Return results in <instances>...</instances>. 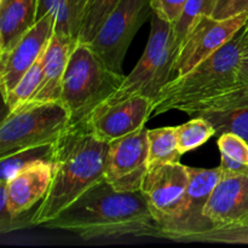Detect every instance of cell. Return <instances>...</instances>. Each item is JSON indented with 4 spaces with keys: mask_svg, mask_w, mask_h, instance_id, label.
I'll return each instance as SVG.
<instances>
[{
    "mask_svg": "<svg viewBox=\"0 0 248 248\" xmlns=\"http://www.w3.org/2000/svg\"><path fill=\"white\" fill-rule=\"evenodd\" d=\"M43 227L73 232L82 240L123 236L162 237L142 191H123L103 179L87 189Z\"/></svg>",
    "mask_w": 248,
    "mask_h": 248,
    "instance_id": "cell-1",
    "label": "cell"
},
{
    "mask_svg": "<svg viewBox=\"0 0 248 248\" xmlns=\"http://www.w3.org/2000/svg\"><path fill=\"white\" fill-rule=\"evenodd\" d=\"M109 143L97 138L86 124L70 125L53 143L55 174L45 198L33 213V225H44L81 194L106 179Z\"/></svg>",
    "mask_w": 248,
    "mask_h": 248,
    "instance_id": "cell-2",
    "label": "cell"
},
{
    "mask_svg": "<svg viewBox=\"0 0 248 248\" xmlns=\"http://www.w3.org/2000/svg\"><path fill=\"white\" fill-rule=\"evenodd\" d=\"M247 51L248 31L245 26L213 55L186 74L167 81L153 99L150 116L173 109L183 111L236 87L237 68Z\"/></svg>",
    "mask_w": 248,
    "mask_h": 248,
    "instance_id": "cell-3",
    "label": "cell"
},
{
    "mask_svg": "<svg viewBox=\"0 0 248 248\" xmlns=\"http://www.w3.org/2000/svg\"><path fill=\"white\" fill-rule=\"evenodd\" d=\"M125 75L107 68L89 44L77 43L70 53L60 102L70 116V125L84 124L94 109L118 91Z\"/></svg>",
    "mask_w": 248,
    "mask_h": 248,
    "instance_id": "cell-4",
    "label": "cell"
},
{
    "mask_svg": "<svg viewBox=\"0 0 248 248\" xmlns=\"http://www.w3.org/2000/svg\"><path fill=\"white\" fill-rule=\"evenodd\" d=\"M70 126L60 101L27 103L7 111L0 126V159L28 148L55 143Z\"/></svg>",
    "mask_w": 248,
    "mask_h": 248,
    "instance_id": "cell-5",
    "label": "cell"
},
{
    "mask_svg": "<svg viewBox=\"0 0 248 248\" xmlns=\"http://www.w3.org/2000/svg\"><path fill=\"white\" fill-rule=\"evenodd\" d=\"M176 51L172 24L153 14L149 40L142 57L107 102H119L137 94L154 99L162 86L171 80Z\"/></svg>",
    "mask_w": 248,
    "mask_h": 248,
    "instance_id": "cell-6",
    "label": "cell"
},
{
    "mask_svg": "<svg viewBox=\"0 0 248 248\" xmlns=\"http://www.w3.org/2000/svg\"><path fill=\"white\" fill-rule=\"evenodd\" d=\"M152 11L149 0H121L103 22L89 45L107 68L123 74L131 41Z\"/></svg>",
    "mask_w": 248,
    "mask_h": 248,
    "instance_id": "cell-7",
    "label": "cell"
},
{
    "mask_svg": "<svg viewBox=\"0 0 248 248\" xmlns=\"http://www.w3.org/2000/svg\"><path fill=\"white\" fill-rule=\"evenodd\" d=\"M248 22V11L225 19L201 16L178 46L172 64L173 78L186 74L224 46ZM172 78V79H173Z\"/></svg>",
    "mask_w": 248,
    "mask_h": 248,
    "instance_id": "cell-8",
    "label": "cell"
},
{
    "mask_svg": "<svg viewBox=\"0 0 248 248\" xmlns=\"http://www.w3.org/2000/svg\"><path fill=\"white\" fill-rule=\"evenodd\" d=\"M189 182L176 215L162 227V237L183 242L194 234L211 230V225L203 216L211 194L223 178L219 166L216 169L188 167Z\"/></svg>",
    "mask_w": 248,
    "mask_h": 248,
    "instance_id": "cell-9",
    "label": "cell"
},
{
    "mask_svg": "<svg viewBox=\"0 0 248 248\" xmlns=\"http://www.w3.org/2000/svg\"><path fill=\"white\" fill-rule=\"evenodd\" d=\"M148 128L109 142L106 161V181L123 191L140 190L148 171Z\"/></svg>",
    "mask_w": 248,
    "mask_h": 248,
    "instance_id": "cell-10",
    "label": "cell"
},
{
    "mask_svg": "<svg viewBox=\"0 0 248 248\" xmlns=\"http://www.w3.org/2000/svg\"><path fill=\"white\" fill-rule=\"evenodd\" d=\"M153 99L137 94L119 102H103L85 121L87 127L103 142H111L136 132L152 114Z\"/></svg>",
    "mask_w": 248,
    "mask_h": 248,
    "instance_id": "cell-11",
    "label": "cell"
},
{
    "mask_svg": "<svg viewBox=\"0 0 248 248\" xmlns=\"http://www.w3.org/2000/svg\"><path fill=\"white\" fill-rule=\"evenodd\" d=\"M188 182V166L181 162L161 164L148 169L140 191L149 203L161 230L176 215Z\"/></svg>",
    "mask_w": 248,
    "mask_h": 248,
    "instance_id": "cell-12",
    "label": "cell"
},
{
    "mask_svg": "<svg viewBox=\"0 0 248 248\" xmlns=\"http://www.w3.org/2000/svg\"><path fill=\"white\" fill-rule=\"evenodd\" d=\"M55 174V162H39L19 171L9 182H0V217L29 212L43 200Z\"/></svg>",
    "mask_w": 248,
    "mask_h": 248,
    "instance_id": "cell-13",
    "label": "cell"
},
{
    "mask_svg": "<svg viewBox=\"0 0 248 248\" xmlns=\"http://www.w3.org/2000/svg\"><path fill=\"white\" fill-rule=\"evenodd\" d=\"M203 216L211 230L248 227V173L223 176L208 199Z\"/></svg>",
    "mask_w": 248,
    "mask_h": 248,
    "instance_id": "cell-14",
    "label": "cell"
},
{
    "mask_svg": "<svg viewBox=\"0 0 248 248\" xmlns=\"http://www.w3.org/2000/svg\"><path fill=\"white\" fill-rule=\"evenodd\" d=\"M55 31V19L51 15L39 18L33 28L7 53L0 55L1 93L6 97L18 84L29 68L43 56Z\"/></svg>",
    "mask_w": 248,
    "mask_h": 248,
    "instance_id": "cell-15",
    "label": "cell"
},
{
    "mask_svg": "<svg viewBox=\"0 0 248 248\" xmlns=\"http://www.w3.org/2000/svg\"><path fill=\"white\" fill-rule=\"evenodd\" d=\"M183 113L207 119L219 137L225 132L241 136L248 142V86H236L225 93L200 102Z\"/></svg>",
    "mask_w": 248,
    "mask_h": 248,
    "instance_id": "cell-16",
    "label": "cell"
},
{
    "mask_svg": "<svg viewBox=\"0 0 248 248\" xmlns=\"http://www.w3.org/2000/svg\"><path fill=\"white\" fill-rule=\"evenodd\" d=\"M75 45L77 41L74 39L53 31L50 43L43 55V79L35 93L27 103L60 101L63 77L67 69L70 53Z\"/></svg>",
    "mask_w": 248,
    "mask_h": 248,
    "instance_id": "cell-17",
    "label": "cell"
},
{
    "mask_svg": "<svg viewBox=\"0 0 248 248\" xmlns=\"http://www.w3.org/2000/svg\"><path fill=\"white\" fill-rule=\"evenodd\" d=\"M39 0H0V55L7 53L38 21Z\"/></svg>",
    "mask_w": 248,
    "mask_h": 248,
    "instance_id": "cell-18",
    "label": "cell"
},
{
    "mask_svg": "<svg viewBox=\"0 0 248 248\" xmlns=\"http://www.w3.org/2000/svg\"><path fill=\"white\" fill-rule=\"evenodd\" d=\"M85 0H39L38 19L51 15L55 19V31L77 41L81 23Z\"/></svg>",
    "mask_w": 248,
    "mask_h": 248,
    "instance_id": "cell-19",
    "label": "cell"
},
{
    "mask_svg": "<svg viewBox=\"0 0 248 248\" xmlns=\"http://www.w3.org/2000/svg\"><path fill=\"white\" fill-rule=\"evenodd\" d=\"M149 154L148 169L161 164H177L182 154L178 150L176 127H160L148 130Z\"/></svg>",
    "mask_w": 248,
    "mask_h": 248,
    "instance_id": "cell-20",
    "label": "cell"
},
{
    "mask_svg": "<svg viewBox=\"0 0 248 248\" xmlns=\"http://www.w3.org/2000/svg\"><path fill=\"white\" fill-rule=\"evenodd\" d=\"M53 161V143L52 144L39 145L28 148L21 152L0 159V182H9L19 171L39 164V162Z\"/></svg>",
    "mask_w": 248,
    "mask_h": 248,
    "instance_id": "cell-21",
    "label": "cell"
},
{
    "mask_svg": "<svg viewBox=\"0 0 248 248\" xmlns=\"http://www.w3.org/2000/svg\"><path fill=\"white\" fill-rule=\"evenodd\" d=\"M121 0H85L77 43L89 44Z\"/></svg>",
    "mask_w": 248,
    "mask_h": 248,
    "instance_id": "cell-22",
    "label": "cell"
},
{
    "mask_svg": "<svg viewBox=\"0 0 248 248\" xmlns=\"http://www.w3.org/2000/svg\"><path fill=\"white\" fill-rule=\"evenodd\" d=\"M216 136L212 124L202 116H194L190 121L176 127L177 145L181 154L196 149Z\"/></svg>",
    "mask_w": 248,
    "mask_h": 248,
    "instance_id": "cell-23",
    "label": "cell"
},
{
    "mask_svg": "<svg viewBox=\"0 0 248 248\" xmlns=\"http://www.w3.org/2000/svg\"><path fill=\"white\" fill-rule=\"evenodd\" d=\"M41 79H43V56L29 68V70L22 77L18 84L4 98L7 111L15 110L22 104L27 103L38 90Z\"/></svg>",
    "mask_w": 248,
    "mask_h": 248,
    "instance_id": "cell-24",
    "label": "cell"
},
{
    "mask_svg": "<svg viewBox=\"0 0 248 248\" xmlns=\"http://www.w3.org/2000/svg\"><path fill=\"white\" fill-rule=\"evenodd\" d=\"M216 0H188L186 1L179 18L172 26L174 47L178 48L184 36L201 16H212Z\"/></svg>",
    "mask_w": 248,
    "mask_h": 248,
    "instance_id": "cell-25",
    "label": "cell"
},
{
    "mask_svg": "<svg viewBox=\"0 0 248 248\" xmlns=\"http://www.w3.org/2000/svg\"><path fill=\"white\" fill-rule=\"evenodd\" d=\"M183 242H211V244L248 245V227L236 229H212L194 234Z\"/></svg>",
    "mask_w": 248,
    "mask_h": 248,
    "instance_id": "cell-26",
    "label": "cell"
},
{
    "mask_svg": "<svg viewBox=\"0 0 248 248\" xmlns=\"http://www.w3.org/2000/svg\"><path fill=\"white\" fill-rule=\"evenodd\" d=\"M218 148L222 154L248 165V142L232 132H225L218 137Z\"/></svg>",
    "mask_w": 248,
    "mask_h": 248,
    "instance_id": "cell-27",
    "label": "cell"
},
{
    "mask_svg": "<svg viewBox=\"0 0 248 248\" xmlns=\"http://www.w3.org/2000/svg\"><path fill=\"white\" fill-rule=\"evenodd\" d=\"M188 0H149L153 14L173 26Z\"/></svg>",
    "mask_w": 248,
    "mask_h": 248,
    "instance_id": "cell-28",
    "label": "cell"
},
{
    "mask_svg": "<svg viewBox=\"0 0 248 248\" xmlns=\"http://www.w3.org/2000/svg\"><path fill=\"white\" fill-rule=\"evenodd\" d=\"M219 167L223 171V176H232V174L248 173V165L236 161L228 155L220 153Z\"/></svg>",
    "mask_w": 248,
    "mask_h": 248,
    "instance_id": "cell-29",
    "label": "cell"
},
{
    "mask_svg": "<svg viewBox=\"0 0 248 248\" xmlns=\"http://www.w3.org/2000/svg\"><path fill=\"white\" fill-rule=\"evenodd\" d=\"M237 0H216L215 10H213V14L211 17L216 19L228 18V15L232 10V5Z\"/></svg>",
    "mask_w": 248,
    "mask_h": 248,
    "instance_id": "cell-30",
    "label": "cell"
},
{
    "mask_svg": "<svg viewBox=\"0 0 248 248\" xmlns=\"http://www.w3.org/2000/svg\"><path fill=\"white\" fill-rule=\"evenodd\" d=\"M237 86H248V51L241 57L236 73Z\"/></svg>",
    "mask_w": 248,
    "mask_h": 248,
    "instance_id": "cell-31",
    "label": "cell"
},
{
    "mask_svg": "<svg viewBox=\"0 0 248 248\" xmlns=\"http://www.w3.org/2000/svg\"><path fill=\"white\" fill-rule=\"evenodd\" d=\"M246 11H248V0H237V1L232 5L229 15H228V18L234 17L236 16V15H240L242 14V12H246Z\"/></svg>",
    "mask_w": 248,
    "mask_h": 248,
    "instance_id": "cell-32",
    "label": "cell"
},
{
    "mask_svg": "<svg viewBox=\"0 0 248 248\" xmlns=\"http://www.w3.org/2000/svg\"><path fill=\"white\" fill-rule=\"evenodd\" d=\"M246 29H247V31H248V22H247V24H246Z\"/></svg>",
    "mask_w": 248,
    "mask_h": 248,
    "instance_id": "cell-33",
    "label": "cell"
}]
</instances>
